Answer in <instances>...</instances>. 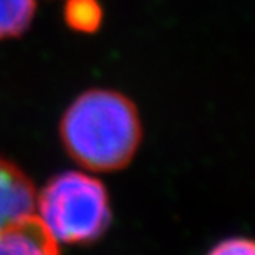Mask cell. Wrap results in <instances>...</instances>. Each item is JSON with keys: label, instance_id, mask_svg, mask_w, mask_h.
<instances>
[{"label": "cell", "instance_id": "6da1fadb", "mask_svg": "<svg viewBox=\"0 0 255 255\" xmlns=\"http://www.w3.org/2000/svg\"><path fill=\"white\" fill-rule=\"evenodd\" d=\"M62 139L76 162L91 171L125 167L139 146L141 121L136 106L113 90H90L65 111Z\"/></svg>", "mask_w": 255, "mask_h": 255}, {"label": "cell", "instance_id": "7a4b0ae2", "mask_svg": "<svg viewBox=\"0 0 255 255\" xmlns=\"http://www.w3.org/2000/svg\"><path fill=\"white\" fill-rule=\"evenodd\" d=\"M35 216L57 242H90L110 224L108 194L95 177L63 172L37 194Z\"/></svg>", "mask_w": 255, "mask_h": 255}, {"label": "cell", "instance_id": "3957f363", "mask_svg": "<svg viewBox=\"0 0 255 255\" xmlns=\"http://www.w3.org/2000/svg\"><path fill=\"white\" fill-rule=\"evenodd\" d=\"M37 191L27 174L0 159V231L35 216Z\"/></svg>", "mask_w": 255, "mask_h": 255}, {"label": "cell", "instance_id": "277c9868", "mask_svg": "<svg viewBox=\"0 0 255 255\" xmlns=\"http://www.w3.org/2000/svg\"><path fill=\"white\" fill-rule=\"evenodd\" d=\"M0 255H60L58 242L37 216L0 231Z\"/></svg>", "mask_w": 255, "mask_h": 255}, {"label": "cell", "instance_id": "5b68a950", "mask_svg": "<svg viewBox=\"0 0 255 255\" xmlns=\"http://www.w3.org/2000/svg\"><path fill=\"white\" fill-rule=\"evenodd\" d=\"M37 0H0V40L17 38L32 25Z\"/></svg>", "mask_w": 255, "mask_h": 255}, {"label": "cell", "instance_id": "8992f818", "mask_svg": "<svg viewBox=\"0 0 255 255\" xmlns=\"http://www.w3.org/2000/svg\"><path fill=\"white\" fill-rule=\"evenodd\" d=\"M63 18L75 32L95 33L103 22V8L98 0H66Z\"/></svg>", "mask_w": 255, "mask_h": 255}, {"label": "cell", "instance_id": "52a82bcc", "mask_svg": "<svg viewBox=\"0 0 255 255\" xmlns=\"http://www.w3.org/2000/svg\"><path fill=\"white\" fill-rule=\"evenodd\" d=\"M255 249L252 241L247 239H231L224 241L222 244L214 249L209 255H254Z\"/></svg>", "mask_w": 255, "mask_h": 255}]
</instances>
